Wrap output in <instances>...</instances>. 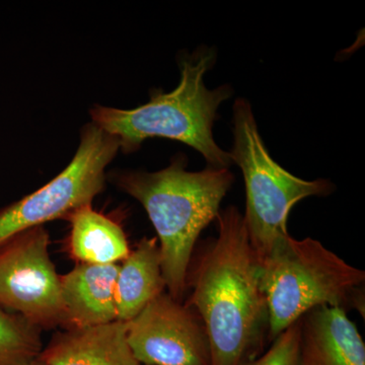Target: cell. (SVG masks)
<instances>
[{
    "mask_svg": "<svg viewBox=\"0 0 365 365\" xmlns=\"http://www.w3.org/2000/svg\"><path fill=\"white\" fill-rule=\"evenodd\" d=\"M364 271L321 242L288 235L261 261L269 343L316 307L356 309L364 318Z\"/></svg>",
    "mask_w": 365,
    "mask_h": 365,
    "instance_id": "4",
    "label": "cell"
},
{
    "mask_svg": "<svg viewBox=\"0 0 365 365\" xmlns=\"http://www.w3.org/2000/svg\"><path fill=\"white\" fill-rule=\"evenodd\" d=\"M42 349L40 329L0 307V365H29Z\"/></svg>",
    "mask_w": 365,
    "mask_h": 365,
    "instance_id": "14",
    "label": "cell"
},
{
    "mask_svg": "<svg viewBox=\"0 0 365 365\" xmlns=\"http://www.w3.org/2000/svg\"><path fill=\"white\" fill-rule=\"evenodd\" d=\"M119 264H78L60 275L66 309L63 329L90 328L118 321L115 285Z\"/></svg>",
    "mask_w": 365,
    "mask_h": 365,
    "instance_id": "11",
    "label": "cell"
},
{
    "mask_svg": "<svg viewBox=\"0 0 365 365\" xmlns=\"http://www.w3.org/2000/svg\"><path fill=\"white\" fill-rule=\"evenodd\" d=\"M216 53L200 47L180 61L181 78L170 93L155 91L150 102L131 110L97 105L91 108V122L116 137L120 150L131 153L153 137L187 144L200 153L207 167L230 169L234 165L230 153L213 138L217 110L232 96V86L209 90L204 76L215 64Z\"/></svg>",
    "mask_w": 365,
    "mask_h": 365,
    "instance_id": "3",
    "label": "cell"
},
{
    "mask_svg": "<svg viewBox=\"0 0 365 365\" xmlns=\"http://www.w3.org/2000/svg\"><path fill=\"white\" fill-rule=\"evenodd\" d=\"M242 365H302L300 319L277 336L267 351Z\"/></svg>",
    "mask_w": 365,
    "mask_h": 365,
    "instance_id": "15",
    "label": "cell"
},
{
    "mask_svg": "<svg viewBox=\"0 0 365 365\" xmlns=\"http://www.w3.org/2000/svg\"><path fill=\"white\" fill-rule=\"evenodd\" d=\"M120 150L116 137L93 122L85 125L76 155L49 182L0 209V246L25 230L66 220L78 209L91 205L102 193L108 165Z\"/></svg>",
    "mask_w": 365,
    "mask_h": 365,
    "instance_id": "6",
    "label": "cell"
},
{
    "mask_svg": "<svg viewBox=\"0 0 365 365\" xmlns=\"http://www.w3.org/2000/svg\"><path fill=\"white\" fill-rule=\"evenodd\" d=\"M218 235L194 251L187 275L186 306L202 321L212 365H242L269 343L267 302L261 262L235 206L216 217Z\"/></svg>",
    "mask_w": 365,
    "mask_h": 365,
    "instance_id": "1",
    "label": "cell"
},
{
    "mask_svg": "<svg viewBox=\"0 0 365 365\" xmlns=\"http://www.w3.org/2000/svg\"><path fill=\"white\" fill-rule=\"evenodd\" d=\"M29 365H45V364H43L42 361H40L39 359H37L36 360H34V361L31 362V364Z\"/></svg>",
    "mask_w": 365,
    "mask_h": 365,
    "instance_id": "16",
    "label": "cell"
},
{
    "mask_svg": "<svg viewBox=\"0 0 365 365\" xmlns=\"http://www.w3.org/2000/svg\"><path fill=\"white\" fill-rule=\"evenodd\" d=\"M45 227L14 235L0 246V307L41 331L66 327L60 274Z\"/></svg>",
    "mask_w": 365,
    "mask_h": 365,
    "instance_id": "7",
    "label": "cell"
},
{
    "mask_svg": "<svg viewBox=\"0 0 365 365\" xmlns=\"http://www.w3.org/2000/svg\"><path fill=\"white\" fill-rule=\"evenodd\" d=\"M45 365H141L127 341L126 323L58 331L39 357Z\"/></svg>",
    "mask_w": 365,
    "mask_h": 365,
    "instance_id": "10",
    "label": "cell"
},
{
    "mask_svg": "<svg viewBox=\"0 0 365 365\" xmlns=\"http://www.w3.org/2000/svg\"><path fill=\"white\" fill-rule=\"evenodd\" d=\"M234 143L230 151L246 187L244 222L259 260L287 237V220L295 204L307 197H325L335 190L327 179L307 181L290 174L269 155L251 104L237 98L232 108Z\"/></svg>",
    "mask_w": 365,
    "mask_h": 365,
    "instance_id": "5",
    "label": "cell"
},
{
    "mask_svg": "<svg viewBox=\"0 0 365 365\" xmlns=\"http://www.w3.org/2000/svg\"><path fill=\"white\" fill-rule=\"evenodd\" d=\"M126 329L131 351L141 365H212L202 321L168 292L127 322Z\"/></svg>",
    "mask_w": 365,
    "mask_h": 365,
    "instance_id": "8",
    "label": "cell"
},
{
    "mask_svg": "<svg viewBox=\"0 0 365 365\" xmlns=\"http://www.w3.org/2000/svg\"><path fill=\"white\" fill-rule=\"evenodd\" d=\"M186 167V158L180 155L158 172L120 170L111 176L118 188L136 199L148 213L158 234L167 292L180 302L187 292L199 235L217 217L235 181L230 169L206 167L189 172Z\"/></svg>",
    "mask_w": 365,
    "mask_h": 365,
    "instance_id": "2",
    "label": "cell"
},
{
    "mask_svg": "<svg viewBox=\"0 0 365 365\" xmlns=\"http://www.w3.org/2000/svg\"><path fill=\"white\" fill-rule=\"evenodd\" d=\"M71 225L67 252L78 264H119L131 250L123 227L93 205L78 209L66 218Z\"/></svg>",
    "mask_w": 365,
    "mask_h": 365,
    "instance_id": "13",
    "label": "cell"
},
{
    "mask_svg": "<svg viewBox=\"0 0 365 365\" xmlns=\"http://www.w3.org/2000/svg\"><path fill=\"white\" fill-rule=\"evenodd\" d=\"M302 365H365V344L341 307L323 306L300 319Z\"/></svg>",
    "mask_w": 365,
    "mask_h": 365,
    "instance_id": "9",
    "label": "cell"
},
{
    "mask_svg": "<svg viewBox=\"0 0 365 365\" xmlns=\"http://www.w3.org/2000/svg\"><path fill=\"white\" fill-rule=\"evenodd\" d=\"M167 292L162 255L157 237H143L125 260L119 263L115 302L118 321L127 322Z\"/></svg>",
    "mask_w": 365,
    "mask_h": 365,
    "instance_id": "12",
    "label": "cell"
}]
</instances>
